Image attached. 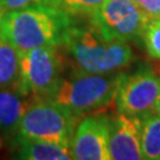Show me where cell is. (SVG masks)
Returning <instances> with one entry per match:
<instances>
[{"instance_id": "obj_1", "label": "cell", "mask_w": 160, "mask_h": 160, "mask_svg": "<svg viewBox=\"0 0 160 160\" xmlns=\"http://www.w3.org/2000/svg\"><path fill=\"white\" fill-rule=\"evenodd\" d=\"M74 23V17L38 2L4 12L0 38L20 53L43 46H59L65 31Z\"/></svg>"}, {"instance_id": "obj_2", "label": "cell", "mask_w": 160, "mask_h": 160, "mask_svg": "<svg viewBox=\"0 0 160 160\" xmlns=\"http://www.w3.org/2000/svg\"><path fill=\"white\" fill-rule=\"evenodd\" d=\"M74 71L106 75L128 67L133 51L127 42L109 38L94 24H72L64 33L61 45Z\"/></svg>"}, {"instance_id": "obj_3", "label": "cell", "mask_w": 160, "mask_h": 160, "mask_svg": "<svg viewBox=\"0 0 160 160\" xmlns=\"http://www.w3.org/2000/svg\"><path fill=\"white\" fill-rule=\"evenodd\" d=\"M121 75L108 76L74 71L71 76L61 78L56 89L48 100L65 107L74 114L82 116L87 113L115 103V95Z\"/></svg>"}, {"instance_id": "obj_4", "label": "cell", "mask_w": 160, "mask_h": 160, "mask_svg": "<svg viewBox=\"0 0 160 160\" xmlns=\"http://www.w3.org/2000/svg\"><path fill=\"white\" fill-rule=\"evenodd\" d=\"M78 115L48 98L32 102L17 126L18 137L38 139L71 147Z\"/></svg>"}, {"instance_id": "obj_5", "label": "cell", "mask_w": 160, "mask_h": 160, "mask_svg": "<svg viewBox=\"0 0 160 160\" xmlns=\"http://www.w3.org/2000/svg\"><path fill=\"white\" fill-rule=\"evenodd\" d=\"M64 57L58 46H43L22 52L17 90L23 96L48 98L62 78Z\"/></svg>"}, {"instance_id": "obj_6", "label": "cell", "mask_w": 160, "mask_h": 160, "mask_svg": "<svg viewBox=\"0 0 160 160\" xmlns=\"http://www.w3.org/2000/svg\"><path fill=\"white\" fill-rule=\"evenodd\" d=\"M90 18L103 34L122 42L141 36L149 20L133 0H107Z\"/></svg>"}, {"instance_id": "obj_7", "label": "cell", "mask_w": 160, "mask_h": 160, "mask_svg": "<svg viewBox=\"0 0 160 160\" xmlns=\"http://www.w3.org/2000/svg\"><path fill=\"white\" fill-rule=\"evenodd\" d=\"M160 95V76L151 70H139L131 75H121L115 95L119 113L132 116L152 110Z\"/></svg>"}, {"instance_id": "obj_8", "label": "cell", "mask_w": 160, "mask_h": 160, "mask_svg": "<svg viewBox=\"0 0 160 160\" xmlns=\"http://www.w3.org/2000/svg\"><path fill=\"white\" fill-rule=\"evenodd\" d=\"M110 116L92 113L78 122L71 140V152L77 160H110Z\"/></svg>"}, {"instance_id": "obj_9", "label": "cell", "mask_w": 160, "mask_h": 160, "mask_svg": "<svg viewBox=\"0 0 160 160\" xmlns=\"http://www.w3.org/2000/svg\"><path fill=\"white\" fill-rule=\"evenodd\" d=\"M141 119L119 113L110 116V160L143 159L141 151Z\"/></svg>"}, {"instance_id": "obj_10", "label": "cell", "mask_w": 160, "mask_h": 160, "mask_svg": "<svg viewBox=\"0 0 160 160\" xmlns=\"http://www.w3.org/2000/svg\"><path fill=\"white\" fill-rule=\"evenodd\" d=\"M17 155L25 160H70L74 159L71 147L38 139L18 137Z\"/></svg>"}, {"instance_id": "obj_11", "label": "cell", "mask_w": 160, "mask_h": 160, "mask_svg": "<svg viewBox=\"0 0 160 160\" xmlns=\"http://www.w3.org/2000/svg\"><path fill=\"white\" fill-rule=\"evenodd\" d=\"M34 101V100H33ZM33 101L14 89L0 90V128H17L20 119Z\"/></svg>"}, {"instance_id": "obj_12", "label": "cell", "mask_w": 160, "mask_h": 160, "mask_svg": "<svg viewBox=\"0 0 160 160\" xmlns=\"http://www.w3.org/2000/svg\"><path fill=\"white\" fill-rule=\"evenodd\" d=\"M143 159L160 160V116L153 112L140 115Z\"/></svg>"}, {"instance_id": "obj_13", "label": "cell", "mask_w": 160, "mask_h": 160, "mask_svg": "<svg viewBox=\"0 0 160 160\" xmlns=\"http://www.w3.org/2000/svg\"><path fill=\"white\" fill-rule=\"evenodd\" d=\"M20 52L0 38V90L17 88Z\"/></svg>"}, {"instance_id": "obj_14", "label": "cell", "mask_w": 160, "mask_h": 160, "mask_svg": "<svg viewBox=\"0 0 160 160\" xmlns=\"http://www.w3.org/2000/svg\"><path fill=\"white\" fill-rule=\"evenodd\" d=\"M107 0H40L42 4L55 7L71 17L90 16L101 7Z\"/></svg>"}, {"instance_id": "obj_15", "label": "cell", "mask_w": 160, "mask_h": 160, "mask_svg": "<svg viewBox=\"0 0 160 160\" xmlns=\"http://www.w3.org/2000/svg\"><path fill=\"white\" fill-rule=\"evenodd\" d=\"M141 36L149 57L160 61V19H149Z\"/></svg>"}, {"instance_id": "obj_16", "label": "cell", "mask_w": 160, "mask_h": 160, "mask_svg": "<svg viewBox=\"0 0 160 160\" xmlns=\"http://www.w3.org/2000/svg\"><path fill=\"white\" fill-rule=\"evenodd\" d=\"M147 19H160V0H133Z\"/></svg>"}, {"instance_id": "obj_17", "label": "cell", "mask_w": 160, "mask_h": 160, "mask_svg": "<svg viewBox=\"0 0 160 160\" xmlns=\"http://www.w3.org/2000/svg\"><path fill=\"white\" fill-rule=\"evenodd\" d=\"M38 2H40V0H0V10L4 12L12 11Z\"/></svg>"}, {"instance_id": "obj_18", "label": "cell", "mask_w": 160, "mask_h": 160, "mask_svg": "<svg viewBox=\"0 0 160 160\" xmlns=\"http://www.w3.org/2000/svg\"><path fill=\"white\" fill-rule=\"evenodd\" d=\"M151 112H153V113H155L157 115H159L160 116V95H159V97H158V100H157V102H155V104L153 106V108H152Z\"/></svg>"}, {"instance_id": "obj_19", "label": "cell", "mask_w": 160, "mask_h": 160, "mask_svg": "<svg viewBox=\"0 0 160 160\" xmlns=\"http://www.w3.org/2000/svg\"><path fill=\"white\" fill-rule=\"evenodd\" d=\"M2 14H4V11L0 10V23H1V18H2Z\"/></svg>"}]
</instances>
